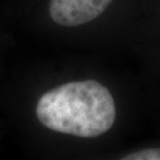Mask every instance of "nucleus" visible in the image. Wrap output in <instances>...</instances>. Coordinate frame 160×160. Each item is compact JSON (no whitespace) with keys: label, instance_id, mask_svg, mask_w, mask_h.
<instances>
[{"label":"nucleus","instance_id":"nucleus-3","mask_svg":"<svg viewBox=\"0 0 160 160\" xmlns=\"http://www.w3.org/2000/svg\"><path fill=\"white\" fill-rule=\"evenodd\" d=\"M124 160H160V147L140 148L125 153L120 157Z\"/></svg>","mask_w":160,"mask_h":160},{"label":"nucleus","instance_id":"nucleus-1","mask_svg":"<svg viewBox=\"0 0 160 160\" xmlns=\"http://www.w3.org/2000/svg\"><path fill=\"white\" fill-rule=\"evenodd\" d=\"M119 108L112 91L98 79H75L44 92L34 117L44 129L60 135L94 139L116 126Z\"/></svg>","mask_w":160,"mask_h":160},{"label":"nucleus","instance_id":"nucleus-2","mask_svg":"<svg viewBox=\"0 0 160 160\" xmlns=\"http://www.w3.org/2000/svg\"><path fill=\"white\" fill-rule=\"evenodd\" d=\"M117 0H48V17L65 29H77L98 21Z\"/></svg>","mask_w":160,"mask_h":160}]
</instances>
